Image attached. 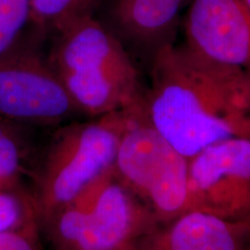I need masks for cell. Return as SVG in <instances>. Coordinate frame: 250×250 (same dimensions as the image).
<instances>
[{
	"label": "cell",
	"mask_w": 250,
	"mask_h": 250,
	"mask_svg": "<svg viewBox=\"0 0 250 250\" xmlns=\"http://www.w3.org/2000/svg\"><path fill=\"white\" fill-rule=\"evenodd\" d=\"M249 77H250V76H249Z\"/></svg>",
	"instance_id": "obj_18"
},
{
	"label": "cell",
	"mask_w": 250,
	"mask_h": 250,
	"mask_svg": "<svg viewBox=\"0 0 250 250\" xmlns=\"http://www.w3.org/2000/svg\"><path fill=\"white\" fill-rule=\"evenodd\" d=\"M145 120L188 159L212 144L250 139V77L221 66L184 44H170L149 61Z\"/></svg>",
	"instance_id": "obj_1"
},
{
	"label": "cell",
	"mask_w": 250,
	"mask_h": 250,
	"mask_svg": "<svg viewBox=\"0 0 250 250\" xmlns=\"http://www.w3.org/2000/svg\"><path fill=\"white\" fill-rule=\"evenodd\" d=\"M142 104L59 125L30 177L40 225L112 169L122 137Z\"/></svg>",
	"instance_id": "obj_3"
},
{
	"label": "cell",
	"mask_w": 250,
	"mask_h": 250,
	"mask_svg": "<svg viewBox=\"0 0 250 250\" xmlns=\"http://www.w3.org/2000/svg\"><path fill=\"white\" fill-rule=\"evenodd\" d=\"M243 2H245V5H246V7L248 8V11L250 12V0H242Z\"/></svg>",
	"instance_id": "obj_17"
},
{
	"label": "cell",
	"mask_w": 250,
	"mask_h": 250,
	"mask_svg": "<svg viewBox=\"0 0 250 250\" xmlns=\"http://www.w3.org/2000/svg\"><path fill=\"white\" fill-rule=\"evenodd\" d=\"M112 170L156 224L188 210L189 159L145 120L143 104L122 137Z\"/></svg>",
	"instance_id": "obj_5"
},
{
	"label": "cell",
	"mask_w": 250,
	"mask_h": 250,
	"mask_svg": "<svg viewBox=\"0 0 250 250\" xmlns=\"http://www.w3.org/2000/svg\"><path fill=\"white\" fill-rule=\"evenodd\" d=\"M184 36L195 54L250 76V12L242 0H192Z\"/></svg>",
	"instance_id": "obj_8"
},
{
	"label": "cell",
	"mask_w": 250,
	"mask_h": 250,
	"mask_svg": "<svg viewBox=\"0 0 250 250\" xmlns=\"http://www.w3.org/2000/svg\"><path fill=\"white\" fill-rule=\"evenodd\" d=\"M120 250H136V243H134V245H130L127 247H124V248H122Z\"/></svg>",
	"instance_id": "obj_16"
},
{
	"label": "cell",
	"mask_w": 250,
	"mask_h": 250,
	"mask_svg": "<svg viewBox=\"0 0 250 250\" xmlns=\"http://www.w3.org/2000/svg\"><path fill=\"white\" fill-rule=\"evenodd\" d=\"M0 250H45L39 221L0 233Z\"/></svg>",
	"instance_id": "obj_15"
},
{
	"label": "cell",
	"mask_w": 250,
	"mask_h": 250,
	"mask_svg": "<svg viewBox=\"0 0 250 250\" xmlns=\"http://www.w3.org/2000/svg\"><path fill=\"white\" fill-rule=\"evenodd\" d=\"M155 224L111 169L40 227L52 250H120L134 245Z\"/></svg>",
	"instance_id": "obj_4"
},
{
	"label": "cell",
	"mask_w": 250,
	"mask_h": 250,
	"mask_svg": "<svg viewBox=\"0 0 250 250\" xmlns=\"http://www.w3.org/2000/svg\"><path fill=\"white\" fill-rule=\"evenodd\" d=\"M24 41L0 59V117L30 127L59 126L83 116L36 48Z\"/></svg>",
	"instance_id": "obj_6"
},
{
	"label": "cell",
	"mask_w": 250,
	"mask_h": 250,
	"mask_svg": "<svg viewBox=\"0 0 250 250\" xmlns=\"http://www.w3.org/2000/svg\"><path fill=\"white\" fill-rule=\"evenodd\" d=\"M54 37L46 61L83 116L143 103L145 88L129 49L95 15L73 21Z\"/></svg>",
	"instance_id": "obj_2"
},
{
	"label": "cell",
	"mask_w": 250,
	"mask_h": 250,
	"mask_svg": "<svg viewBox=\"0 0 250 250\" xmlns=\"http://www.w3.org/2000/svg\"><path fill=\"white\" fill-rule=\"evenodd\" d=\"M136 250H250V221L187 210L149 228Z\"/></svg>",
	"instance_id": "obj_9"
},
{
	"label": "cell",
	"mask_w": 250,
	"mask_h": 250,
	"mask_svg": "<svg viewBox=\"0 0 250 250\" xmlns=\"http://www.w3.org/2000/svg\"><path fill=\"white\" fill-rule=\"evenodd\" d=\"M33 221H39V217L30 188L24 183H0V233Z\"/></svg>",
	"instance_id": "obj_13"
},
{
	"label": "cell",
	"mask_w": 250,
	"mask_h": 250,
	"mask_svg": "<svg viewBox=\"0 0 250 250\" xmlns=\"http://www.w3.org/2000/svg\"><path fill=\"white\" fill-rule=\"evenodd\" d=\"M30 27V0H0V59L26 39Z\"/></svg>",
	"instance_id": "obj_14"
},
{
	"label": "cell",
	"mask_w": 250,
	"mask_h": 250,
	"mask_svg": "<svg viewBox=\"0 0 250 250\" xmlns=\"http://www.w3.org/2000/svg\"><path fill=\"white\" fill-rule=\"evenodd\" d=\"M105 0H30V28L41 36L94 17Z\"/></svg>",
	"instance_id": "obj_12"
},
{
	"label": "cell",
	"mask_w": 250,
	"mask_h": 250,
	"mask_svg": "<svg viewBox=\"0 0 250 250\" xmlns=\"http://www.w3.org/2000/svg\"><path fill=\"white\" fill-rule=\"evenodd\" d=\"M33 129L0 117V183H23L31 177L39 158Z\"/></svg>",
	"instance_id": "obj_11"
},
{
	"label": "cell",
	"mask_w": 250,
	"mask_h": 250,
	"mask_svg": "<svg viewBox=\"0 0 250 250\" xmlns=\"http://www.w3.org/2000/svg\"><path fill=\"white\" fill-rule=\"evenodd\" d=\"M188 210L250 221V139L235 137L189 159Z\"/></svg>",
	"instance_id": "obj_7"
},
{
	"label": "cell",
	"mask_w": 250,
	"mask_h": 250,
	"mask_svg": "<svg viewBox=\"0 0 250 250\" xmlns=\"http://www.w3.org/2000/svg\"><path fill=\"white\" fill-rule=\"evenodd\" d=\"M188 0H110L105 23L124 45L151 61L174 44L180 14Z\"/></svg>",
	"instance_id": "obj_10"
}]
</instances>
